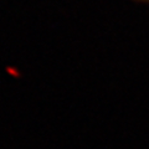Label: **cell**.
Returning <instances> with one entry per match:
<instances>
[{"instance_id": "obj_1", "label": "cell", "mask_w": 149, "mask_h": 149, "mask_svg": "<svg viewBox=\"0 0 149 149\" xmlns=\"http://www.w3.org/2000/svg\"><path fill=\"white\" fill-rule=\"evenodd\" d=\"M134 1H139V3H144V4H149V0H134Z\"/></svg>"}]
</instances>
